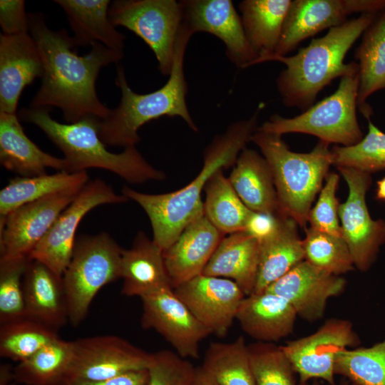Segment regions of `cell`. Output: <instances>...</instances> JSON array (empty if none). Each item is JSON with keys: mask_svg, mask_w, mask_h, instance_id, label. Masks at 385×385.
<instances>
[{"mask_svg": "<svg viewBox=\"0 0 385 385\" xmlns=\"http://www.w3.org/2000/svg\"><path fill=\"white\" fill-rule=\"evenodd\" d=\"M292 0H243L239 4L246 38L257 64L274 53Z\"/></svg>", "mask_w": 385, "mask_h": 385, "instance_id": "30", "label": "cell"}, {"mask_svg": "<svg viewBox=\"0 0 385 385\" xmlns=\"http://www.w3.org/2000/svg\"><path fill=\"white\" fill-rule=\"evenodd\" d=\"M148 378L146 369L103 380H84L63 377L55 385H148Z\"/></svg>", "mask_w": 385, "mask_h": 385, "instance_id": "45", "label": "cell"}, {"mask_svg": "<svg viewBox=\"0 0 385 385\" xmlns=\"http://www.w3.org/2000/svg\"><path fill=\"white\" fill-rule=\"evenodd\" d=\"M260 241L245 230L225 236L202 274L230 279L246 296L255 289L260 262Z\"/></svg>", "mask_w": 385, "mask_h": 385, "instance_id": "25", "label": "cell"}, {"mask_svg": "<svg viewBox=\"0 0 385 385\" xmlns=\"http://www.w3.org/2000/svg\"><path fill=\"white\" fill-rule=\"evenodd\" d=\"M173 290L195 319L219 337L229 332L246 296L233 281L203 274Z\"/></svg>", "mask_w": 385, "mask_h": 385, "instance_id": "17", "label": "cell"}, {"mask_svg": "<svg viewBox=\"0 0 385 385\" xmlns=\"http://www.w3.org/2000/svg\"><path fill=\"white\" fill-rule=\"evenodd\" d=\"M16 384L14 377V367L9 364H1L0 385H15Z\"/></svg>", "mask_w": 385, "mask_h": 385, "instance_id": "47", "label": "cell"}, {"mask_svg": "<svg viewBox=\"0 0 385 385\" xmlns=\"http://www.w3.org/2000/svg\"><path fill=\"white\" fill-rule=\"evenodd\" d=\"M303 246L305 260L327 272L341 276L355 268L343 237L309 227L305 230Z\"/></svg>", "mask_w": 385, "mask_h": 385, "instance_id": "38", "label": "cell"}, {"mask_svg": "<svg viewBox=\"0 0 385 385\" xmlns=\"http://www.w3.org/2000/svg\"><path fill=\"white\" fill-rule=\"evenodd\" d=\"M81 190L59 192L29 202L0 219V259L29 257Z\"/></svg>", "mask_w": 385, "mask_h": 385, "instance_id": "15", "label": "cell"}, {"mask_svg": "<svg viewBox=\"0 0 385 385\" xmlns=\"http://www.w3.org/2000/svg\"><path fill=\"white\" fill-rule=\"evenodd\" d=\"M0 25L3 34L14 35L29 31V16L23 0L0 1Z\"/></svg>", "mask_w": 385, "mask_h": 385, "instance_id": "44", "label": "cell"}, {"mask_svg": "<svg viewBox=\"0 0 385 385\" xmlns=\"http://www.w3.org/2000/svg\"><path fill=\"white\" fill-rule=\"evenodd\" d=\"M334 385H354V384H351V383L345 382V383H342V384H334Z\"/></svg>", "mask_w": 385, "mask_h": 385, "instance_id": "50", "label": "cell"}, {"mask_svg": "<svg viewBox=\"0 0 385 385\" xmlns=\"http://www.w3.org/2000/svg\"><path fill=\"white\" fill-rule=\"evenodd\" d=\"M297 317L287 300L265 290L245 296L236 320L242 331L256 342L275 343L292 333Z\"/></svg>", "mask_w": 385, "mask_h": 385, "instance_id": "23", "label": "cell"}, {"mask_svg": "<svg viewBox=\"0 0 385 385\" xmlns=\"http://www.w3.org/2000/svg\"><path fill=\"white\" fill-rule=\"evenodd\" d=\"M64 11L74 33L76 46L98 42L123 52L125 35L118 32L108 17L109 0H56Z\"/></svg>", "mask_w": 385, "mask_h": 385, "instance_id": "29", "label": "cell"}, {"mask_svg": "<svg viewBox=\"0 0 385 385\" xmlns=\"http://www.w3.org/2000/svg\"><path fill=\"white\" fill-rule=\"evenodd\" d=\"M384 9L385 0L292 1L273 54L287 56L304 40L322 30L342 25L352 14L379 13Z\"/></svg>", "mask_w": 385, "mask_h": 385, "instance_id": "14", "label": "cell"}, {"mask_svg": "<svg viewBox=\"0 0 385 385\" xmlns=\"http://www.w3.org/2000/svg\"><path fill=\"white\" fill-rule=\"evenodd\" d=\"M360 344L353 323L347 319L329 318L313 333L287 342L281 347L290 361L299 382L312 379L334 385V361L337 354Z\"/></svg>", "mask_w": 385, "mask_h": 385, "instance_id": "12", "label": "cell"}, {"mask_svg": "<svg viewBox=\"0 0 385 385\" xmlns=\"http://www.w3.org/2000/svg\"><path fill=\"white\" fill-rule=\"evenodd\" d=\"M279 214L252 211L247 221L245 230L260 241L274 231Z\"/></svg>", "mask_w": 385, "mask_h": 385, "instance_id": "46", "label": "cell"}, {"mask_svg": "<svg viewBox=\"0 0 385 385\" xmlns=\"http://www.w3.org/2000/svg\"><path fill=\"white\" fill-rule=\"evenodd\" d=\"M50 108H22L19 115L25 121L38 126L62 151L67 173L100 168L112 172L130 183L163 180L165 173L152 166L135 146L114 153L106 148L101 139V118L88 115L77 122L61 123L53 120Z\"/></svg>", "mask_w": 385, "mask_h": 385, "instance_id": "5", "label": "cell"}, {"mask_svg": "<svg viewBox=\"0 0 385 385\" xmlns=\"http://www.w3.org/2000/svg\"><path fill=\"white\" fill-rule=\"evenodd\" d=\"M28 16L31 36L43 62L41 85L30 107H57L68 123L88 115L106 118L111 110L98 99L96 81L101 68L120 61L123 52L96 42L87 54L79 56L66 30L48 28L41 12L29 13Z\"/></svg>", "mask_w": 385, "mask_h": 385, "instance_id": "1", "label": "cell"}, {"mask_svg": "<svg viewBox=\"0 0 385 385\" xmlns=\"http://www.w3.org/2000/svg\"><path fill=\"white\" fill-rule=\"evenodd\" d=\"M368 133L356 144L334 146L332 165L372 173L385 169V133L368 119Z\"/></svg>", "mask_w": 385, "mask_h": 385, "instance_id": "39", "label": "cell"}, {"mask_svg": "<svg viewBox=\"0 0 385 385\" xmlns=\"http://www.w3.org/2000/svg\"><path fill=\"white\" fill-rule=\"evenodd\" d=\"M339 176L332 172L327 175L315 205L308 215L309 227L332 235L342 237L337 197Z\"/></svg>", "mask_w": 385, "mask_h": 385, "instance_id": "43", "label": "cell"}, {"mask_svg": "<svg viewBox=\"0 0 385 385\" xmlns=\"http://www.w3.org/2000/svg\"><path fill=\"white\" fill-rule=\"evenodd\" d=\"M297 227L294 220L279 214L274 231L260 241L259 269L252 293L265 291L305 260L303 239L299 235Z\"/></svg>", "mask_w": 385, "mask_h": 385, "instance_id": "27", "label": "cell"}, {"mask_svg": "<svg viewBox=\"0 0 385 385\" xmlns=\"http://www.w3.org/2000/svg\"><path fill=\"white\" fill-rule=\"evenodd\" d=\"M183 22L194 34L206 32L220 39L226 56L237 67L257 64L258 56L245 34L241 16L230 0H183Z\"/></svg>", "mask_w": 385, "mask_h": 385, "instance_id": "18", "label": "cell"}, {"mask_svg": "<svg viewBox=\"0 0 385 385\" xmlns=\"http://www.w3.org/2000/svg\"><path fill=\"white\" fill-rule=\"evenodd\" d=\"M72 356L64 377L103 380L146 369L150 353L113 335L71 341Z\"/></svg>", "mask_w": 385, "mask_h": 385, "instance_id": "13", "label": "cell"}, {"mask_svg": "<svg viewBox=\"0 0 385 385\" xmlns=\"http://www.w3.org/2000/svg\"><path fill=\"white\" fill-rule=\"evenodd\" d=\"M0 162L21 177L46 174L48 168L67 171L64 158L43 151L28 138L16 114L0 113Z\"/></svg>", "mask_w": 385, "mask_h": 385, "instance_id": "26", "label": "cell"}, {"mask_svg": "<svg viewBox=\"0 0 385 385\" xmlns=\"http://www.w3.org/2000/svg\"><path fill=\"white\" fill-rule=\"evenodd\" d=\"M59 338L57 332L24 317L0 325V356L22 361Z\"/></svg>", "mask_w": 385, "mask_h": 385, "instance_id": "37", "label": "cell"}, {"mask_svg": "<svg viewBox=\"0 0 385 385\" xmlns=\"http://www.w3.org/2000/svg\"><path fill=\"white\" fill-rule=\"evenodd\" d=\"M140 299L142 327L155 330L181 356L198 359L200 343L211 333L191 314L173 289H160Z\"/></svg>", "mask_w": 385, "mask_h": 385, "instance_id": "16", "label": "cell"}, {"mask_svg": "<svg viewBox=\"0 0 385 385\" xmlns=\"http://www.w3.org/2000/svg\"><path fill=\"white\" fill-rule=\"evenodd\" d=\"M193 33L182 22L175 48L173 64L169 78L160 88L140 94L128 86L123 66L117 68L115 84L121 91L118 106L101 120L99 135L106 145L135 146L140 138L138 131L144 124L160 117L181 118L193 131L197 132L188 108V83L184 74V57Z\"/></svg>", "mask_w": 385, "mask_h": 385, "instance_id": "4", "label": "cell"}, {"mask_svg": "<svg viewBox=\"0 0 385 385\" xmlns=\"http://www.w3.org/2000/svg\"><path fill=\"white\" fill-rule=\"evenodd\" d=\"M121 292L142 297L173 288L163 258V251L143 232H138L132 246L121 255Z\"/></svg>", "mask_w": 385, "mask_h": 385, "instance_id": "24", "label": "cell"}, {"mask_svg": "<svg viewBox=\"0 0 385 385\" xmlns=\"http://www.w3.org/2000/svg\"><path fill=\"white\" fill-rule=\"evenodd\" d=\"M128 200L123 195L116 194L105 181L89 180L59 215L29 258L43 264L62 277L72 257L76 232L83 217L97 206L123 203Z\"/></svg>", "mask_w": 385, "mask_h": 385, "instance_id": "11", "label": "cell"}, {"mask_svg": "<svg viewBox=\"0 0 385 385\" xmlns=\"http://www.w3.org/2000/svg\"><path fill=\"white\" fill-rule=\"evenodd\" d=\"M243 203L252 211L279 213L277 191L270 168L263 156L245 148L228 178Z\"/></svg>", "mask_w": 385, "mask_h": 385, "instance_id": "28", "label": "cell"}, {"mask_svg": "<svg viewBox=\"0 0 385 385\" xmlns=\"http://www.w3.org/2000/svg\"><path fill=\"white\" fill-rule=\"evenodd\" d=\"M376 190V199L385 201V177L379 180Z\"/></svg>", "mask_w": 385, "mask_h": 385, "instance_id": "49", "label": "cell"}, {"mask_svg": "<svg viewBox=\"0 0 385 385\" xmlns=\"http://www.w3.org/2000/svg\"><path fill=\"white\" fill-rule=\"evenodd\" d=\"M251 141L260 148L270 168L279 213L306 230L312 202L332 165L330 144L319 140L309 153H296L282 135L257 129Z\"/></svg>", "mask_w": 385, "mask_h": 385, "instance_id": "6", "label": "cell"}, {"mask_svg": "<svg viewBox=\"0 0 385 385\" xmlns=\"http://www.w3.org/2000/svg\"><path fill=\"white\" fill-rule=\"evenodd\" d=\"M200 366L220 385H257L242 336L229 342H211Z\"/></svg>", "mask_w": 385, "mask_h": 385, "instance_id": "34", "label": "cell"}, {"mask_svg": "<svg viewBox=\"0 0 385 385\" xmlns=\"http://www.w3.org/2000/svg\"><path fill=\"white\" fill-rule=\"evenodd\" d=\"M337 168L349 188L346 201L339 207L342 235L354 267L361 272H366L385 242V221L373 220L369 212L366 195L372 183L371 174L349 167Z\"/></svg>", "mask_w": 385, "mask_h": 385, "instance_id": "10", "label": "cell"}, {"mask_svg": "<svg viewBox=\"0 0 385 385\" xmlns=\"http://www.w3.org/2000/svg\"><path fill=\"white\" fill-rule=\"evenodd\" d=\"M204 191L205 216L222 234L245 230L252 211L239 197L222 170L210 178Z\"/></svg>", "mask_w": 385, "mask_h": 385, "instance_id": "33", "label": "cell"}, {"mask_svg": "<svg viewBox=\"0 0 385 385\" xmlns=\"http://www.w3.org/2000/svg\"><path fill=\"white\" fill-rule=\"evenodd\" d=\"M194 385H220L201 366L197 367V375Z\"/></svg>", "mask_w": 385, "mask_h": 385, "instance_id": "48", "label": "cell"}, {"mask_svg": "<svg viewBox=\"0 0 385 385\" xmlns=\"http://www.w3.org/2000/svg\"><path fill=\"white\" fill-rule=\"evenodd\" d=\"M148 385H194L197 367L175 351L150 353Z\"/></svg>", "mask_w": 385, "mask_h": 385, "instance_id": "42", "label": "cell"}, {"mask_svg": "<svg viewBox=\"0 0 385 385\" xmlns=\"http://www.w3.org/2000/svg\"><path fill=\"white\" fill-rule=\"evenodd\" d=\"M359 71L340 78L329 96L292 118L271 115L257 130L282 135L289 133L312 135L319 140L351 146L364 135L356 116Z\"/></svg>", "mask_w": 385, "mask_h": 385, "instance_id": "7", "label": "cell"}, {"mask_svg": "<svg viewBox=\"0 0 385 385\" xmlns=\"http://www.w3.org/2000/svg\"><path fill=\"white\" fill-rule=\"evenodd\" d=\"M225 237L204 215L189 224L163 251L173 288L202 274Z\"/></svg>", "mask_w": 385, "mask_h": 385, "instance_id": "21", "label": "cell"}, {"mask_svg": "<svg viewBox=\"0 0 385 385\" xmlns=\"http://www.w3.org/2000/svg\"><path fill=\"white\" fill-rule=\"evenodd\" d=\"M108 17L114 26L125 27L141 38L153 51L160 73L170 75L183 19L181 1L117 0L110 5Z\"/></svg>", "mask_w": 385, "mask_h": 385, "instance_id": "9", "label": "cell"}, {"mask_svg": "<svg viewBox=\"0 0 385 385\" xmlns=\"http://www.w3.org/2000/svg\"><path fill=\"white\" fill-rule=\"evenodd\" d=\"M334 373L354 385H385V338L369 347L339 351L334 361Z\"/></svg>", "mask_w": 385, "mask_h": 385, "instance_id": "36", "label": "cell"}, {"mask_svg": "<svg viewBox=\"0 0 385 385\" xmlns=\"http://www.w3.org/2000/svg\"><path fill=\"white\" fill-rule=\"evenodd\" d=\"M123 249L106 232L76 240L62 279L68 322L78 326L86 317L98 291L121 277Z\"/></svg>", "mask_w": 385, "mask_h": 385, "instance_id": "8", "label": "cell"}, {"mask_svg": "<svg viewBox=\"0 0 385 385\" xmlns=\"http://www.w3.org/2000/svg\"><path fill=\"white\" fill-rule=\"evenodd\" d=\"M355 58L359 68L358 108L368 120L372 111L366 99L385 88V9L364 32Z\"/></svg>", "mask_w": 385, "mask_h": 385, "instance_id": "31", "label": "cell"}, {"mask_svg": "<svg viewBox=\"0 0 385 385\" xmlns=\"http://www.w3.org/2000/svg\"><path fill=\"white\" fill-rule=\"evenodd\" d=\"M88 181L86 170L11 179L0 191V219L29 202L59 192L81 190Z\"/></svg>", "mask_w": 385, "mask_h": 385, "instance_id": "32", "label": "cell"}, {"mask_svg": "<svg viewBox=\"0 0 385 385\" xmlns=\"http://www.w3.org/2000/svg\"><path fill=\"white\" fill-rule=\"evenodd\" d=\"M378 14H361L332 28L294 55L268 56L265 62L278 61L286 66L276 81L283 104L305 111L314 105L317 94L333 80L357 72V63H345L344 57Z\"/></svg>", "mask_w": 385, "mask_h": 385, "instance_id": "3", "label": "cell"}, {"mask_svg": "<svg viewBox=\"0 0 385 385\" xmlns=\"http://www.w3.org/2000/svg\"><path fill=\"white\" fill-rule=\"evenodd\" d=\"M260 111L258 108L248 119L232 123L225 133L217 135L204 152L203 165L198 175L180 190L147 194L128 186L123 188L122 195L136 202L147 214L153 230L152 240L163 251L189 224L205 215L202 192L216 172L234 166L258 128Z\"/></svg>", "mask_w": 385, "mask_h": 385, "instance_id": "2", "label": "cell"}, {"mask_svg": "<svg viewBox=\"0 0 385 385\" xmlns=\"http://www.w3.org/2000/svg\"><path fill=\"white\" fill-rule=\"evenodd\" d=\"M25 317L57 332L68 322L62 277L31 260L23 279Z\"/></svg>", "mask_w": 385, "mask_h": 385, "instance_id": "22", "label": "cell"}, {"mask_svg": "<svg viewBox=\"0 0 385 385\" xmlns=\"http://www.w3.org/2000/svg\"><path fill=\"white\" fill-rule=\"evenodd\" d=\"M72 356V343L60 337L14 366L17 384L55 385L64 377Z\"/></svg>", "mask_w": 385, "mask_h": 385, "instance_id": "35", "label": "cell"}, {"mask_svg": "<svg viewBox=\"0 0 385 385\" xmlns=\"http://www.w3.org/2000/svg\"><path fill=\"white\" fill-rule=\"evenodd\" d=\"M346 286L342 276L327 272L304 260L265 290L287 300L297 317L314 322L325 314L328 300L339 296Z\"/></svg>", "mask_w": 385, "mask_h": 385, "instance_id": "19", "label": "cell"}, {"mask_svg": "<svg viewBox=\"0 0 385 385\" xmlns=\"http://www.w3.org/2000/svg\"><path fill=\"white\" fill-rule=\"evenodd\" d=\"M43 62L29 33L0 36V113L16 114L19 97L34 79L42 78Z\"/></svg>", "mask_w": 385, "mask_h": 385, "instance_id": "20", "label": "cell"}, {"mask_svg": "<svg viewBox=\"0 0 385 385\" xmlns=\"http://www.w3.org/2000/svg\"><path fill=\"white\" fill-rule=\"evenodd\" d=\"M248 349L257 385H307L296 381V373L281 346L256 342Z\"/></svg>", "mask_w": 385, "mask_h": 385, "instance_id": "40", "label": "cell"}, {"mask_svg": "<svg viewBox=\"0 0 385 385\" xmlns=\"http://www.w3.org/2000/svg\"><path fill=\"white\" fill-rule=\"evenodd\" d=\"M29 261L0 259V325L25 317L23 279Z\"/></svg>", "mask_w": 385, "mask_h": 385, "instance_id": "41", "label": "cell"}]
</instances>
